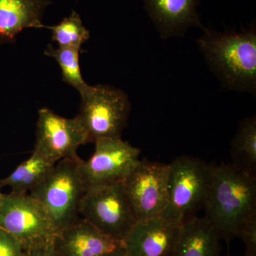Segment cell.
<instances>
[{
    "label": "cell",
    "mask_w": 256,
    "mask_h": 256,
    "mask_svg": "<svg viewBox=\"0 0 256 256\" xmlns=\"http://www.w3.org/2000/svg\"><path fill=\"white\" fill-rule=\"evenodd\" d=\"M205 218L220 240L237 236L242 224L256 214V178L232 164H210Z\"/></svg>",
    "instance_id": "cell-1"
},
{
    "label": "cell",
    "mask_w": 256,
    "mask_h": 256,
    "mask_svg": "<svg viewBox=\"0 0 256 256\" xmlns=\"http://www.w3.org/2000/svg\"><path fill=\"white\" fill-rule=\"evenodd\" d=\"M198 44L210 66L226 86L236 90H256L255 28L240 33L205 30Z\"/></svg>",
    "instance_id": "cell-2"
},
{
    "label": "cell",
    "mask_w": 256,
    "mask_h": 256,
    "mask_svg": "<svg viewBox=\"0 0 256 256\" xmlns=\"http://www.w3.org/2000/svg\"><path fill=\"white\" fill-rule=\"evenodd\" d=\"M79 159L60 160L30 194L46 210L58 233L80 216L86 186L79 172Z\"/></svg>",
    "instance_id": "cell-3"
},
{
    "label": "cell",
    "mask_w": 256,
    "mask_h": 256,
    "mask_svg": "<svg viewBox=\"0 0 256 256\" xmlns=\"http://www.w3.org/2000/svg\"><path fill=\"white\" fill-rule=\"evenodd\" d=\"M210 164L181 156L169 164V201L162 216L184 222L204 208L210 192Z\"/></svg>",
    "instance_id": "cell-4"
},
{
    "label": "cell",
    "mask_w": 256,
    "mask_h": 256,
    "mask_svg": "<svg viewBox=\"0 0 256 256\" xmlns=\"http://www.w3.org/2000/svg\"><path fill=\"white\" fill-rule=\"evenodd\" d=\"M77 116L89 142L102 138H121L128 124L131 105L124 92L108 86H88L80 92Z\"/></svg>",
    "instance_id": "cell-5"
},
{
    "label": "cell",
    "mask_w": 256,
    "mask_h": 256,
    "mask_svg": "<svg viewBox=\"0 0 256 256\" xmlns=\"http://www.w3.org/2000/svg\"><path fill=\"white\" fill-rule=\"evenodd\" d=\"M79 213L102 233L122 242L138 222L124 182L87 188Z\"/></svg>",
    "instance_id": "cell-6"
},
{
    "label": "cell",
    "mask_w": 256,
    "mask_h": 256,
    "mask_svg": "<svg viewBox=\"0 0 256 256\" xmlns=\"http://www.w3.org/2000/svg\"><path fill=\"white\" fill-rule=\"evenodd\" d=\"M0 228L22 242L24 247L54 238L58 234L46 210L28 194H2Z\"/></svg>",
    "instance_id": "cell-7"
},
{
    "label": "cell",
    "mask_w": 256,
    "mask_h": 256,
    "mask_svg": "<svg viewBox=\"0 0 256 256\" xmlns=\"http://www.w3.org/2000/svg\"><path fill=\"white\" fill-rule=\"evenodd\" d=\"M94 156L88 161L79 159V172L87 188L106 184L124 182L140 162V150L121 138L96 141Z\"/></svg>",
    "instance_id": "cell-8"
},
{
    "label": "cell",
    "mask_w": 256,
    "mask_h": 256,
    "mask_svg": "<svg viewBox=\"0 0 256 256\" xmlns=\"http://www.w3.org/2000/svg\"><path fill=\"white\" fill-rule=\"evenodd\" d=\"M124 185L138 222L162 216L169 201V164L140 161Z\"/></svg>",
    "instance_id": "cell-9"
},
{
    "label": "cell",
    "mask_w": 256,
    "mask_h": 256,
    "mask_svg": "<svg viewBox=\"0 0 256 256\" xmlns=\"http://www.w3.org/2000/svg\"><path fill=\"white\" fill-rule=\"evenodd\" d=\"M78 120L62 117L48 108L40 109L34 150L58 163L64 159H78V148L88 143Z\"/></svg>",
    "instance_id": "cell-10"
},
{
    "label": "cell",
    "mask_w": 256,
    "mask_h": 256,
    "mask_svg": "<svg viewBox=\"0 0 256 256\" xmlns=\"http://www.w3.org/2000/svg\"><path fill=\"white\" fill-rule=\"evenodd\" d=\"M182 224L163 216L139 220L122 240L126 256H169Z\"/></svg>",
    "instance_id": "cell-11"
},
{
    "label": "cell",
    "mask_w": 256,
    "mask_h": 256,
    "mask_svg": "<svg viewBox=\"0 0 256 256\" xmlns=\"http://www.w3.org/2000/svg\"><path fill=\"white\" fill-rule=\"evenodd\" d=\"M54 242L60 256H105L124 248L122 242L102 233L82 218L60 230Z\"/></svg>",
    "instance_id": "cell-12"
},
{
    "label": "cell",
    "mask_w": 256,
    "mask_h": 256,
    "mask_svg": "<svg viewBox=\"0 0 256 256\" xmlns=\"http://www.w3.org/2000/svg\"><path fill=\"white\" fill-rule=\"evenodd\" d=\"M146 9L163 38L184 33L192 26H202L198 0H144Z\"/></svg>",
    "instance_id": "cell-13"
},
{
    "label": "cell",
    "mask_w": 256,
    "mask_h": 256,
    "mask_svg": "<svg viewBox=\"0 0 256 256\" xmlns=\"http://www.w3.org/2000/svg\"><path fill=\"white\" fill-rule=\"evenodd\" d=\"M50 0H0V40L12 42L28 28H45L42 16Z\"/></svg>",
    "instance_id": "cell-14"
},
{
    "label": "cell",
    "mask_w": 256,
    "mask_h": 256,
    "mask_svg": "<svg viewBox=\"0 0 256 256\" xmlns=\"http://www.w3.org/2000/svg\"><path fill=\"white\" fill-rule=\"evenodd\" d=\"M220 239L205 217H194L182 224L168 256H220Z\"/></svg>",
    "instance_id": "cell-15"
},
{
    "label": "cell",
    "mask_w": 256,
    "mask_h": 256,
    "mask_svg": "<svg viewBox=\"0 0 256 256\" xmlns=\"http://www.w3.org/2000/svg\"><path fill=\"white\" fill-rule=\"evenodd\" d=\"M56 164L34 150L32 156L18 165L10 176L0 180V186H10L12 193H30L43 182Z\"/></svg>",
    "instance_id": "cell-16"
},
{
    "label": "cell",
    "mask_w": 256,
    "mask_h": 256,
    "mask_svg": "<svg viewBox=\"0 0 256 256\" xmlns=\"http://www.w3.org/2000/svg\"><path fill=\"white\" fill-rule=\"evenodd\" d=\"M233 165L242 172L256 178V120H242L232 143Z\"/></svg>",
    "instance_id": "cell-17"
},
{
    "label": "cell",
    "mask_w": 256,
    "mask_h": 256,
    "mask_svg": "<svg viewBox=\"0 0 256 256\" xmlns=\"http://www.w3.org/2000/svg\"><path fill=\"white\" fill-rule=\"evenodd\" d=\"M82 50L80 48L68 47L55 48L52 45H48L45 50V54L58 62L62 69L64 82L76 89L80 94L89 86L82 78L80 70L79 58Z\"/></svg>",
    "instance_id": "cell-18"
},
{
    "label": "cell",
    "mask_w": 256,
    "mask_h": 256,
    "mask_svg": "<svg viewBox=\"0 0 256 256\" xmlns=\"http://www.w3.org/2000/svg\"><path fill=\"white\" fill-rule=\"evenodd\" d=\"M47 28L52 30V40L58 43L60 47L82 50V45L90 38V32L84 26L82 18L75 11L60 24Z\"/></svg>",
    "instance_id": "cell-19"
},
{
    "label": "cell",
    "mask_w": 256,
    "mask_h": 256,
    "mask_svg": "<svg viewBox=\"0 0 256 256\" xmlns=\"http://www.w3.org/2000/svg\"><path fill=\"white\" fill-rule=\"evenodd\" d=\"M237 237L242 239L245 245V256H256V214L242 224Z\"/></svg>",
    "instance_id": "cell-20"
},
{
    "label": "cell",
    "mask_w": 256,
    "mask_h": 256,
    "mask_svg": "<svg viewBox=\"0 0 256 256\" xmlns=\"http://www.w3.org/2000/svg\"><path fill=\"white\" fill-rule=\"evenodd\" d=\"M22 242L0 228V256H23Z\"/></svg>",
    "instance_id": "cell-21"
},
{
    "label": "cell",
    "mask_w": 256,
    "mask_h": 256,
    "mask_svg": "<svg viewBox=\"0 0 256 256\" xmlns=\"http://www.w3.org/2000/svg\"><path fill=\"white\" fill-rule=\"evenodd\" d=\"M54 240V238L24 247L23 256H60L56 250Z\"/></svg>",
    "instance_id": "cell-22"
},
{
    "label": "cell",
    "mask_w": 256,
    "mask_h": 256,
    "mask_svg": "<svg viewBox=\"0 0 256 256\" xmlns=\"http://www.w3.org/2000/svg\"><path fill=\"white\" fill-rule=\"evenodd\" d=\"M105 256H127L124 252V248L119 249V250H114V252L107 254Z\"/></svg>",
    "instance_id": "cell-23"
},
{
    "label": "cell",
    "mask_w": 256,
    "mask_h": 256,
    "mask_svg": "<svg viewBox=\"0 0 256 256\" xmlns=\"http://www.w3.org/2000/svg\"><path fill=\"white\" fill-rule=\"evenodd\" d=\"M1 186H0V198H1L2 195V193L1 192Z\"/></svg>",
    "instance_id": "cell-24"
},
{
    "label": "cell",
    "mask_w": 256,
    "mask_h": 256,
    "mask_svg": "<svg viewBox=\"0 0 256 256\" xmlns=\"http://www.w3.org/2000/svg\"></svg>",
    "instance_id": "cell-25"
}]
</instances>
